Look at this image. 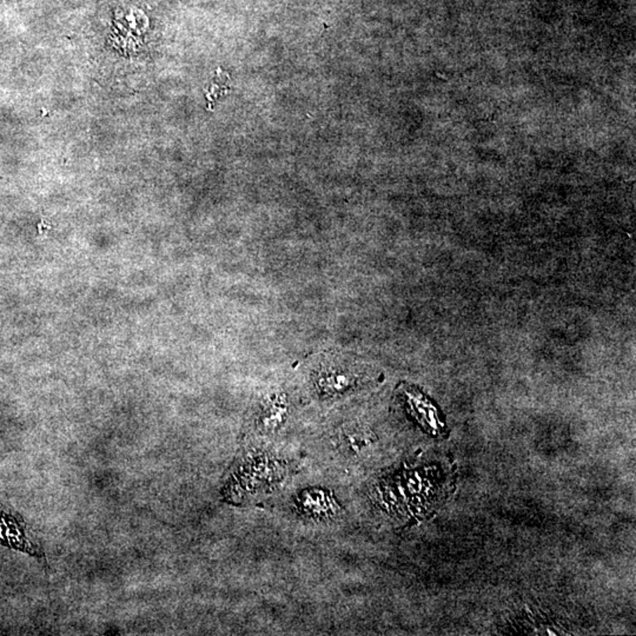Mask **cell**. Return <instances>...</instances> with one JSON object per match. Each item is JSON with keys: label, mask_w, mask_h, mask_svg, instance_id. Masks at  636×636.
<instances>
[{"label": "cell", "mask_w": 636, "mask_h": 636, "mask_svg": "<svg viewBox=\"0 0 636 636\" xmlns=\"http://www.w3.org/2000/svg\"><path fill=\"white\" fill-rule=\"evenodd\" d=\"M298 508L309 517L325 520L339 510V504L330 494L320 489H311L302 493L298 497Z\"/></svg>", "instance_id": "cell-1"}, {"label": "cell", "mask_w": 636, "mask_h": 636, "mask_svg": "<svg viewBox=\"0 0 636 636\" xmlns=\"http://www.w3.org/2000/svg\"><path fill=\"white\" fill-rule=\"evenodd\" d=\"M287 407L282 398H273L265 405L264 410L259 417V426L264 431H276L282 426L285 416H287Z\"/></svg>", "instance_id": "cell-2"}, {"label": "cell", "mask_w": 636, "mask_h": 636, "mask_svg": "<svg viewBox=\"0 0 636 636\" xmlns=\"http://www.w3.org/2000/svg\"><path fill=\"white\" fill-rule=\"evenodd\" d=\"M350 383H351V379L349 377V374L339 372V370L325 372L320 379V388L327 393L343 391L349 388Z\"/></svg>", "instance_id": "cell-3"}, {"label": "cell", "mask_w": 636, "mask_h": 636, "mask_svg": "<svg viewBox=\"0 0 636 636\" xmlns=\"http://www.w3.org/2000/svg\"><path fill=\"white\" fill-rule=\"evenodd\" d=\"M409 403L412 410L415 412L417 419L426 423L427 426L434 427L436 419H435V412L427 402L424 401L419 395L416 393H409Z\"/></svg>", "instance_id": "cell-4"}]
</instances>
